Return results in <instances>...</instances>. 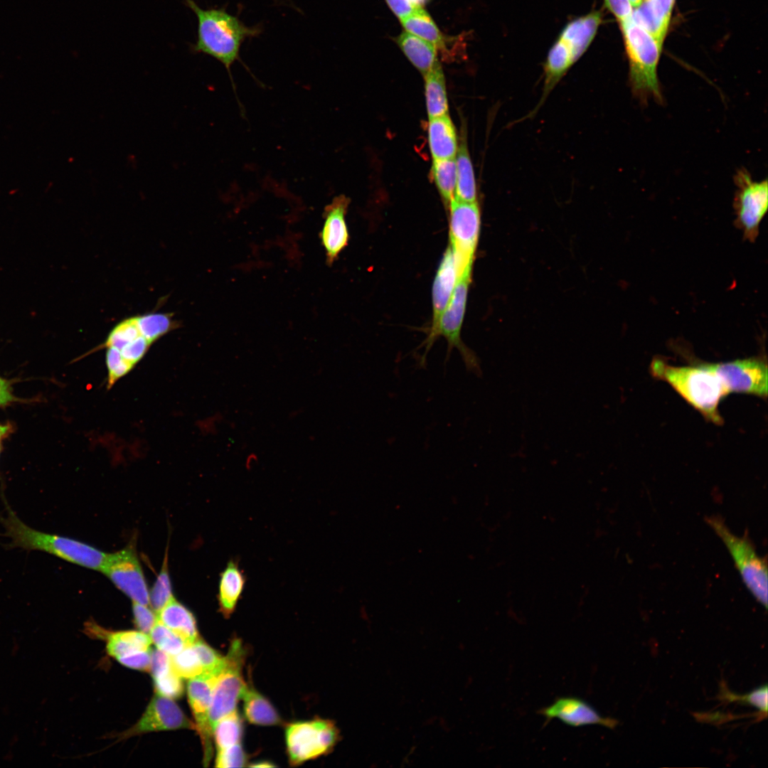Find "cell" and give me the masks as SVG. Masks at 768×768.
<instances>
[{
  "label": "cell",
  "instance_id": "cell-12",
  "mask_svg": "<svg viewBox=\"0 0 768 768\" xmlns=\"http://www.w3.org/2000/svg\"><path fill=\"white\" fill-rule=\"evenodd\" d=\"M222 670V669H221ZM204 673L190 678L187 690L190 706L204 750V762L208 763L212 753V728L209 720V710L213 690L221 671Z\"/></svg>",
  "mask_w": 768,
  "mask_h": 768
},
{
  "label": "cell",
  "instance_id": "cell-19",
  "mask_svg": "<svg viewBox=\"0 0 768 768\" xmlns=\"http://www.w3.org/2000/svg\"><path fill=\"white\" fill-rule=\"evenodd\" d=\"M427 132L433 160L455 158L458 149L457 134L448 114L429 119Z\"/></svg>",
  "mask_w": 768,
  "mask_h": 768
},
{
  "label": "cell",
  "instance_id": "cell-11",
  "mask_svg": "<svg viewBox=\"0 0 768 768\" xmlns=\"http://www.w3.org/2000/svg\"><path fill=\"white\" fill-rule=\"evenodd\" d=\"M100 571L132 602L149 604V592L142 567L132 548L107 554Z\"/></svg>",
  "mask_w": 768,
  "mask_h": 768
},
{
  "label": "cell",
  "instance_id": "cell-47",
  "mask_svg": "<svg viewBox=\"0 0 768 768\" xmlns=\"http://www.w3.org/2000/svg\"><path fill=\"white\" fill-rule=\"evenodd\" d=\"M257 460H258V459H257V456L256 454H255V453L249 454L247 457V461H246L247 466H249V465L251 466L252 463H256L257 462Z\"/></svg>",
  "mask_w": 768,
  "mask_h": 768
},
{
  "label": "cell",
  "instance_id": "cell-30",
  "mask_svg": "<svg viewBox=\"0 0 768 768\" xmlns=\"http://www.w3.org/2000/svg\"><path fill=\"white\" fill-rule=\"evenodd\" d=\"M432 176L439 194L449 204L454 197L456 188L455 158L432 161Z\"/></svg>",
  "mask_w": 768,
  "mask_h": 768
},
{
  "label": "cell",
  "instance_id": "cell-45",
  "mask_svg": "<svg viewBox=\"0 0 768 768\" xmlns=\"http://www.w3.org/2000/svg\"><path fill=\"white\" fill-rule=\"evenodd\" d=\"M18 400L13 395L10 382L0 376V407Z\"/></svg>",
  "mask_w": 768,
  "mask_h": 768
},
{
  "label": "cell",
  "instance_id": "cell-49",
  "mask_svg": "<svg viewBox=\"0 0 768 768\" xmlns=\"http://www.w3.org/2000/svg\"><path fill=\"white\" fill-rule=\"evenodd\" d=\"M410 1H411V2L412 3V4H413L414 6H415L416 7H422V6H424V5H425V4H426V3H427V1H429V0H410Z\"/></svg>",
  "mask_w": 768,
  "mask_h": 768
},
{
  "label": "cell",
  "instance_id": "cell-17",
  "mask_svg": "<svg viewBox=\"0 0 768 768\" xmlns=\"http://www.w3.org/2000/svg\"><path fill=\"white\" fill-rule=\"evenodd\" d=\"M457 281L453 252L449 246L441 261L433 284V319L427 339L434 332L440 316L451 299Z\"/></svg>",
  "mask_w": 768,
  "mask_h": 768
},
{
  "label": "cell",
  "instance_id": "cell-36",
  "mask_svg": "<svg viewBox=\"0 0 768 768\" xmlns=\"http://www.w3.org/2000/svg\"><path fill=\"white\" fill-rule=\"evenodd\" d=\"M204 673H213L221 670L225 664V656L218 654L204 641L198 639L193 644Z\"/></svg>",
  "mask_w": 768,
  "mask_h": 768
},
{
  "label": "cell",
  "instance_id": "cell-20",
  "mask_svg": "<svg viewBox=\"0 0 768 768\" xmlns=\"http://www.w3.org/2000/svg\"><path fill=\"white\" fill-rule=\"evenodd\" d=\"M245 585V576L238 563L230 560L220 574L218 594L220 612L226 618L235 609Z\"/></svg>",
  "mask_w": 768,
  "mask_h": 768
},
{
  "label": "cell",
  "instance_id": "cell-13",
  "mask_svg": "<svg viewBox=\"0 0 768 768\" xmlns=\"http://www.w3.org/2000/svg\"><path fill=\"white\" fill-rule=\"evenodd\" d=\"M193 727L196 726L172 699L157 694L152 698L137 723L124 735Z\"/></svg>",
  "mask_w": 768,
  "mask_h": 768
},
{
  "label": "cell",
  "instance_id": "cell-26",
  "mask_svg": "<svg viewBox=\"0 0 768 768\" xmlns=\"http://www.w3.org/2000/svg\"><path fill=\"white\" fill-rule=\"evenodd\" d=\"M455 161L457 180L454 198L466 202H476L474 173L465 140L458 146Z\"/></svg>",
  "mask_w": 768,
  "mask_h": 768
},
{
  "label": "cell",
  "instance_id": "cell-27",
  "mask_svg": "<svg viewBox=\"0 0 768 768\" xmlns=\"http://www.w3.org/2000/svg\"><path fill=\"white\" fill-rule=\"evenodd\" d=\"M573 63L568 48L559 38L550 50L547 57L541 103Z\"/></svg>",
  "mask_w": 768,
  "mask_h": 768
},
{
  "label": "cell",
  "instance_id": "cell-16",
  "mask_svg": "<svg viewBox=\"0 0 768 768\" xmlns=\"http://www.w3.org/2000/svg\"><path fill=\"white\" fill-rule=\"evenodd\" d=\"M676 0H643L633 9L631 18L662 47Z\"/></svg>",
  "mask_w": 768,
  "mask_h": 768
},
{
  "label": "cell",
  "instance_id": "cell-6",
  "mask_svg": "<svg viewBox=\"0 0 768 768\" xmlns=\"http://www.w3.org/2000/svg\"><path fill=\"white\" fill-rule=\"evenodd\" d=\"M339 738L338 728L329 720L316 718L288 725L285 741L290 764L298 765L329 753Z\"/></svg>",
  "mask_w": 768,
  "mask_h": 768
},
{
  "label": "cell",
  "instance_id": "cell-40",
  "mask_svg": "<svg viewBox=\"0 0 768 768\" xmlns=\"http://www.w3.org/2000/svg\"><path fill=\"white\" fill-rule=\"evenodd\" d=\"M147 606L133 602L132 609L137 627L142 632L149 635L158 619L155 612Z\"/></svg>",
  "mask_w": 768,
  "mask_h": 768
},
{
  "label": "cell",
  "instance_id": "cell-14",
  "mask_svg": "<svg viewBox=\"0 0 768 768\" xmlns=\"http://www.w3.org/2000/svg\"><path fill=\"white\" fill-rule=\"evenodd\" d=\"M538 713L548 722L557 718L572 727L597 725L614 729L619 725L617 719L602 716L590 704L576 697L558 698L549 706L538 710Z\"/></svg>",
  "mask_w": 768,
  "mask_h": 768
},
{
  "label": "cell",
  "instance_id": "cell-24",
  "mask_svg": "<svg viewBox=\"0 0 768 768\" xmlns=\"http://www.w3.org/2000/svg\"><path fill=\"white\" fill-rule=\"evenodd\" d=\"M244 714L249 722L257 725H277L282 719L271 703L261 693L247 686L242 696Z\"/></svg>",
  "mask_w": 768,
  "mask_h": 768
},
{
  "label": "cell",
  "instance_id": "cell-10",
  "mask_svg": "<svg viewBox=\"0 0 768 768\" xmlns=\"http://www.w3.org/2000/svg\"><path fill=\"white\" fill-rule=\"evenodd\" d=\"M727 394L743 393L766 398L768 393V368L761 356L710 363Z\"/></svg>",
  "mask_w": 768,
  "mask_h": 768
},
{
  "label": "cell",
  "instance_id": "cell-2",
  "mask_svg": "<svg viewBox=\"0 0 768 768\" xmlns=\"http://www.w3.org/2000/svg\"><path fill=\"white\" fill-rule=\"evenodd\" d=\"M185 5L198 19L197 40L192 46L194 53H201L220 61L228 72L235 89L230 68L240 62V51L243 42L262 32L259 26H247L224 8L203 9L193 0H183Z\"/></svg>",
  "mask_w": 768,
  "mask_h": 768
},
{
  "label": "cell",
  "instance_id": "cell-7",
  "mask_svg": "<svg viewBox=\"0 0 768 768\" xmlns=\"http://www.w3.org/2000/svg\"><path fill=\"white\" fill-rule=\"evenodd\" d=\"M449 237L457 279L471 274L477 244L480 213L476 202L454 198L450 202Z\"/></svg>",
  "mask_w": 768,
  "mask_h": 768
},
{
  "label": "cell",
  "instance_id": "cell-22",
  "mask_svg": "<svg viewBox=\"0 0 768 768\" xmlns=\"http://www.w3.org/2000/svg\"><path fill=\"white\" fill-rule=\"evenodd\" d=\"M396 41L408 60L423 76L437 60V50L435 46L416 35L405 31Z\"/></svg>",
  "mask_w": 768,
  "mask_h": 768
},
{
  "label": "cell",
  "instance_id": "cell-38",
  "mask_svg": "<svg viewBox=\"0 0 768 768\" xmlns=\"http://www.w3.org/2000/svg\"><path fill=\"white\" fill-rule=\"evenodd\" d=\"M767 685L764 684L755 688L750 693L742 695H738L732 693L729 695L725 693V698L729 701H739L742 703L749 704L757 708L759 711L764 713L767 715Z\"/></svg>",
  "mask_w": 768,
  "mask_h": 768
},
{
  "label": "cell",
  "instance_id": "cell-18",
  "mask_svg": "<svg viewBox=\"0 0 768 768\" xmlns=\"http://www.w3.org/2000/svg\"><path fill=\"white\" fill-rule=\"evenodd\" d=\"M601 22V13L594 11L573 20L563 28L560 39L568 48L573 63L590 45Z\"/></svg>",
  "mask_w": 768,
  "mask_h": 768
},
{
  "label": "cell",
  "instance_id": "cell-1",
  "mask_svg": "<svg viewBox=\"0 0 768 768\" xmlns=\"http://www.w3.org/2000/svg\"><path fill=\"white\" fill-rule=\"evenodd\" d=\"M649 369L655 378L667 383L707 420L722 424L719 405L728 394L710 363L692 358L689 364L674 366L659 357L652 360Z\"/></svg>",
  "mask_w": 768,
  "mask_h": 768
},
{
  "label": "cell",
  "instance_id": "cell-50",
  "mask_svg": "<svg viewBox=\"0 0 768 768\" xmlns=\"http://www.w3.org/2000/svg\"><path fill=\"white\" fill-rule=\"evenodd\" d=\"M634 8L637 7L641 4L643 0H629Z\"/></svg>",
  "mask_w": 768,
  "mask_h": 768
},
{
  "label": "cell",
  "instance_id": "cell-46",
  "mask_svg": "<svg viewBox=\"0 0 768 768\" xmlns=\"http://www.w3.org/2000/svg\"><path fill=\"white\" fill-rule=\"evenodd\" d=\"M12 431V426L9 424H0V450L2 441L6 438Z\"/></svg>",
  "mask_w": 768,
  "mask_h": 768
},
{
  "label": "cell",
  "instance_id": "cell-4",
  "mask_svg": "<svg viewBox=\"0 0 768 768\" xmlns=\"http://www.w3.org/2000/svg\"><path fill=\"white\" fill-rule=\"evenodd\" d=\"M629 61V84L633 95L645 104L649 100L663 102L658 78L662 47L631 16L620 23Z\"/></svg>",
  "mask_w": 768,
  "mask_h": 768
},
{
  "label": "cell",
  "instance_id": "cell-23",
  "mask_svg": "<svg viewBox=\"0 0 768 768\" xmlns=\"http://www.w3.org/2000/svg\"><path fill=\"white\" fill-rule=\"evenodd\" d=\"M427 111L429 119L448 114L444 75L438 59L424 75Z\"/></svg>",
  "mask_w": 768,
  "mask_h": 768
},
{
  "label": "cell",
  "instance_id": "cell-42",
  "mask_svg": "<svg viewBox=\"0 0 768 768\" xmlns=\"http://www.w3.org/2000/svg\"><path fill=\"white\" fill-rule=\"evenodd\" d=\"M172 669L171 656L157 649L151 651L150 671L153 678L164 674Z\"/></svg>",
  "mask_w": 768,
  "mask_h": 768
},
{
  "label": "cell",
  "instance_id": "cell-44",
  "mask_svg": "<svg viewBox=\"0 0 768 768\" xmlns=\"http://www.w3.org/2000/svg\"><path fill=\"white\" fill-rule=\"evenodd\" d=\"M392 11L400 20L405 18L412 13L417 7L414 6L410 0H385Z\"/></svg>",
  "mask_w": 768,
  "mask_h": 768
},
{
  "label": "cell",
  "instance_id": "cell-41",
  "mask_svg": "<svg viewBox=\"0 0 768 768\" xmlns=\"http://www.w3.org/2000/svg\"><path fill=\"white\" fill-rule=\"evenodd\" d=\"M151 649L135 651L116 658L122 665L141 671H150Z\"/></svg>",
  "mask_w": 768,
  "mask_h": 768
},
{
  "label": "cell",
  "instance_id": "cell-34",
  "mask_svg": "<svg viewBox=\"0 0 768 768\" xmlns=\"http://www.w3.org/2000/svg\"><path fill=\"white\" fill-rule=\"evenodd\" d=\"M174 599L168 572L167 556L154 586L149 592V604L157 614L170 601Z\"/></svg>",
  "mask_w": 768,
  "mask_h": 768
},
{
  "label": "cell",
  "instance_id": "cell-15",
  "mask_svg": "<svg viewBox=\"0 0 768 768\" xmlns=\"http://www.w3.org/2000/svg\"><path fill=\"white\" fill-rule=\"evenodd\" d=\"M348 206V199L341 195L324 208V220L319 237L329 264L348 244V232L345 219Z\"/></svg>",
  "mask_w": 768,
  "mask_h": 768
},
{
  "label": "cell",
  "instance_id": "cell-8",
  "mask_svg": "<svg viewBox=\"0 0 768 768\" xmlns=\"http://www.w3.org/2000/svg\"><path fill=\"white\" fill-rule=\"evenodd\" d=\"M734 181L737 187L733 201L735 225L742 231L745 240L754 242L768 208V182L767 178L754 180L745 168L736 172Z\"/></svg>",
  "mask_w": 768,
  "mask_h": 768
},
{
  "label": "cell",
  "instance_id": "cell-32",
  "mask_svg": "<svg viewBox=\"0 0 768 768\" xmlns=\"http://www.w3.org/2000/svg\"><path fill=\"white\" fill-rule=\"evenodd\" d=\"M173 671L181 678H192L203 673V669L193 644L187 645L177 654L171 656Z\"/></svg>",
  "mask_w": 768,
  "mask_h": 768
},
{
  "label": "cell",
  "instance_id": "cell-5",
  "mask_svg": "<svg viewBox=\"0 0 768 768\" xmlns=\"http://www.w3.org/2000/svg\"><path fill=\"white\" fill-rule=\"evenodd\" d=\"M730 553L742 580L755 599L767 609V558L759 556L747 533L734 534L723 518L713 515L705 518Z\"/></svg>",
  "mask_w": 768,
  "mask_h": 768
},
{
  "label": "cell",
  "instance_id": "cell-9",
  "mask_svg": "<svg viewBox=\"0 0 768 768\" xmlns=\"http://www.w3.org/2000/svg\"><path fill=\"white\" fill-rule=\"evenodd\" d=\"M245 656L242 642L234 639L213 690L209 710L211 728L221 718L236 710L238 700L247 688L242 672Z\"/></svg>",
  "mask_w": 768,
  "mask_h": 768
},
{
  "label": "cell",
  "instance_id": "cell-33",
  "mask_svg": "<svg viewBox=\"0 0 768 768\" xmlns=\"http://www.w3.org/2000/svg\"><path fill=\"white\" fill-rule=\"evenodd\" d=\"M149 636L157 649L171 656L177 654L188 645L181 637L158 619L151 630Z\"/></svg>",
  "mask_w": 768,
  "mask_h": 768
},
{
  "label": "cell",
  "instance_id": "cell-37",
  "mask_svg": "<svg viewBox=\"0 0 768 768\" xmlns=\"http://www.w3.org/2000/svg\"><path fill=\"white\" fill-rule=\"evenodd\" d=\"M154 686L158 694L175 699L183 693V684L181 678L171 669L164 674L154 678Z\"/></svg>",
  "mask_w": 768,
  "mask_h": 768
},
{
  "label": "cell",
  "instance_id": "cell-3",
  "mask_svg": "<svg viewBox=\"0 0 768 768\" xmlns=\"http://www.w3.org/2000/svg\"><path fill=\"white\" fill-rule=\"evenodd\" d=\"M7 514L0 516V522L6 530L4 535L11 540L10 548L26 550H40L68 562L100 570L107 553L77 540L34 530L23 523L6 506Z\"/></svg>",
  "mask_w": 768,
  "mask_h": 768
},
{
  "label": "cell",
  "instance_id": "cell-31",
  "mask_svg": "<svg viewBox=\"0 0 768 768\" xmlns=\"http://www.w3.org/2000/svg\"><path fill=\"white\" fill-rule=\"evenodd\" d=\"M138 319L143 335L151 343L178 326L169 313H149L139 315Z\"/></svg>",
  "mask_w": 768,
  "mask_h": 768
},
{
  "label": "cell",
  "instance_id": "cell-25",
  "mask_svg": "<svg viewBox=\"0 0 768 768\" xmlns=\"http://www.w3.org/2000/svg\"><path fill=\"white\" fill-rule=\"evenodd\" d=\"M400 21L406 31L431 43L437 50L442 52L447 48V38L422 7L416 8L409 16Z\"/></svg>",
  "mask_w": 768,
  "mask_h": 768
},
{
  "label": "cell",
  "instance_id": "cell-29",
  "mask_svg": "<svg viewBox=\"0 0 768 768\" xmlns=\"http://www.w3.org/2000/svg\"><path fill=\"white\" fill-rule=\"evenodd\" d=\"M242 732V721L237 710L221 718L212 728V735L217 750L240 743Z\"/></svg>",
  "mask_w": 768,
  "mask_h": 768
},
{
  "label": "cell",
  "instance_id": "cell-39",
  "mask_svg": "<svg viewBox=\"0 0 768 768\" xmlns=\"http://www.w3.org/2000/svg\"><path fill=\"white\" fill-rule=\"evenodd\" d=\"M247 757L240 743L218 750L215 766L217 767H242Z\"/></svg>",
  "mask_w": 768,
  "mask_h": 768
},
{
  "label": "cell",
  "instance_id": "cell-35",
  "mask_svg": "<svg viewBox=\"0 0 768 768\" xmlns=\"http://www.w3.org/2000/svg\"><path fill=\"white\" fill-rule=\"evenodd\" d=\"M106 365L108 371L107 388H110L121 378L126 375L134 366L125 360L114 348H107Z\"/></svg>",
  "mask_w": 768,
  "mask_h": 768
},
{
  "label": "cell",
  "instance_id": "cell-21",
  "mask_svg": "<svg viewBox=\"0 0 768 768\" xmlns=\"http://www.w3.org/2000/svg\"><path fill=\"white\" fill-rule=\"evenodd\" d=\"M157 619L181 637L186 644H193L198 639L196 622L193 614L175 598L159 611Z\"/></svg>",
  "mask_w": 768,
  "mask_h": 768
},
{
  "label": "cell",
  "instance_id": "cell-43",
  "mask_svg": "<svg viewBox=\"0 0 768 768\" xmlns=\"http://www.w3.org/2000/svg\"><path fill=\"white\" fill-rule=\"evenodd\" d=\"M604 4L619 23L631 16L633 6L629 0H604Z\"/></svg>",
  "mask_w": 768,
  "mask_h": 768
},
{
  "label": "cell",
  "instance_id": "cell-48",
  "mask_svg": "<svg viewBox=\"0 0 768 768\" xmlns=\"http://www.w3.org/2000/svg\"><path fill=\"white\" fill-rule=\"evenodd\" d=\"M252 767H272L274 765L267 762H260L250 765Z\"/></svg>",
  "mask_w": 768,
  "mask_h": 768
},
{
  "label": "cell",
  "instance_id": "cell-28",
  "mask_svg": "<svg viewBox=\"0 0 768 768\" xmlns=\"http://www.w3.org/2000/svg\"><path fill=\"white\" fill-rule=\"evenodd\" d=\"M151 639L142 631H126L112 633L108 636L107 649L115 658L139 651L150 649Z\"/></svg>",
  "mask_w": 768,
  "mask_h": 768
}]
</instances>
